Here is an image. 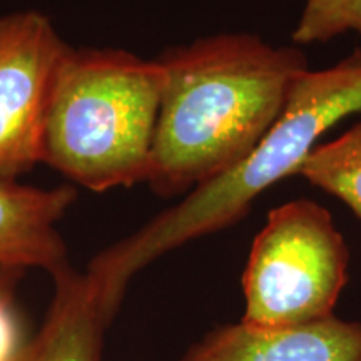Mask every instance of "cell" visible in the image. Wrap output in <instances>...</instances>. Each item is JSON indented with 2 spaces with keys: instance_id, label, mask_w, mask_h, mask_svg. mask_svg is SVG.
<instances>
[{
  "instance_id": "obj_6",
  "label": "cell",
  "mask_w": 361,
  "mask_h": 361,
  "mask_svg": "<svg viewBox=\"0 0 361 361\" xmlns=\"http://www.w3.org/2000/svg\"><path fill=\"white\" fill-rule=\"evenodd\" d=\"M179 361H361V323L331 316L293 326L221 324Z\"/></svg>"
},
{
  "instance_id": "obj_9",
  "label": "cell",
  "mask_w": 361,
  "mask_h": 361,
  "mask_svg": "<svg viewBox=\"0 0 361 361\" xmlns=\"http://www.w3.org/2000/svg\"><path fill=\"white\" fill-rule=\"evenodd\" d=\"M298 174L345 202L361 219V123L335 141L316 146Z\"/></svg>"
},
{
  "instance_id": "obj_8",
  "label": "cell",
  "mask_w": 361,
  "mask_h": 361,
  "mask_svg": "<svg viewBox=\"0 0 361 361\" xmlns=\"http://www.w3.org/2000/svg\"><path fill=\"white\" fill-rule=\"evenodd\" d=\"M51 278L54 293L44 322L11 361H101L114 316L85 271L67 264Z\"/></svg>"
},
{
  "instance_id": "obj_2",
  "label": "cell",
  "mask_w": 361,
  "mask_h": 361,
  "mask_svg": "<svg viewBox=\"0 0 361 361\" xmlns=\"http://www.w3.org/2000/svg\"><path fill=\"white\" fill-rule=\"evenodd\" d=\"M358 111L361 49L329 69L305 72L276 124L241 164L194 188L171 209L90 259L85 274L107 311L119 313L129 283L157 258L245 218L261 192L300 173L329 128Z\"/></svg>"
},
{
  "instance_id": "obj_3",
  "label": "cell",
  "mask_w": 361,
  "mask_h": 361,
  "mask_svg": "<svg viewBox=\"0 0 361 361\" xmlns=\"http://www.w3.org/2000/svg\"><path fill=\"white\" fill-rule=\"evenodd\" d=\"M161 90L157 59L67 45L45 107L42 164L94 192L146 183Z\"/></svg>"
},
{
  "instance_id": "obj_7",
  "label": "cell",
  "mask_w": 361,
  "mask_h": 361,
  "mask_svg": "<svg viewBox=\"0 0 361 361\" xmlns=\"http://www.w3.org/2000/svg\"><path fill=\"white\" fill-rule=\"evenodd\" d=\"M78 200L71 184L35 188L0 178V268L57 273L69 263V250L57 224Z\"/></svg>"
},
{
  "instance_id": "obj_5",
  "label": "cell",
  "mask_w": 361,
  "mask_h": 361,
  "mask_svg": "<svg viewBox=\"0 0 361 361\" xmlns=\"http://www.w3.org/2000/svg\"><path fill=\"white\" fill-rule=\"evenodd\" d=\"M67 45L42 12L0 16V178L42 164L45 107Z\"/></svg>"
},
{
  "instance_id": "obj_11",
  "label": "cell",
  "mask_w": 361,
  "mask_h": 361,
  "mask_svg": "<svg viewBox=\"0 0 361 361\" xmlns=\"http://www.w3.org/2000/svg\"><path fill=\"white\" fill-rule=\"evenodd\" d=\"M24 274L0 268V361H11L32 335L19 300Z\"/></svg>"
},
{
  "instance_id": "obj_10",
  "label": "cell",
  "mask_w": 361,
  "mask_h": 361,
  "mask_svg": "<svg viewBox=\"0 0 361 361\" xmlns=\"http://www.w3.org/2000/svg\"><path fill=\"white\" fill-rule=\"evenodd\" d=\"M345 32L361 35V0H305L293 40L298 45L328 42Z\"/></svg>"
},
{
  "instance_id": "obj_1",
  "label": "cell",
  "mask_w": 361,
  "mask_h": 361,
  "mask_svg": "<svg viewBox=\"0 0 361 361\" xmlns=\"http://www.w3.org/2000/svg\"><path fill=\"white\" fill-rule=\"evenodd\" d=\"M146 184L162 197L241 164L290 101L308 59L252 34H219L166 51Z\"/></svg>"
},
{
  "instance_id": "obj_4",
  "label": "cell",
  "mask_w": 361,
  "mask_h": 361,
  "mask_svg": "<svg viewBox=\"0 0 361 361\" xmlns=\"http://www.w3.org/2000/svg\"><path fill=\"white\" fill-rule=\"evenodd\" d=\"M348 268V245L326 207L310 200L274 207L243 273L241 322L293 326L331 318Z\"/></svg>"
}]
</instances>
